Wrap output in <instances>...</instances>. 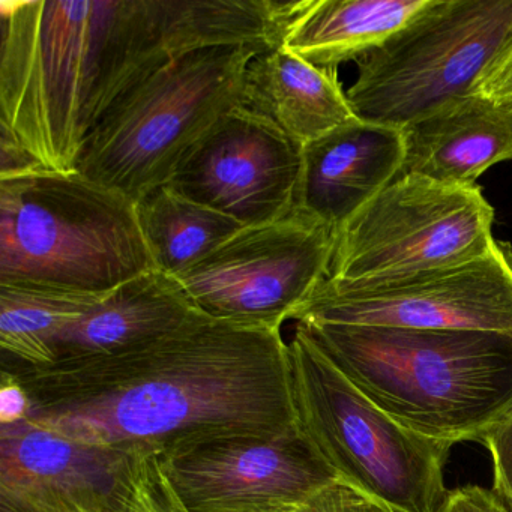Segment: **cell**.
Segmentation results:
<instances>
[{"instance_id":"10","label":"cell","mask_w":512,"mask_h":512,"mask_svg":"<svg viewBox=\"0 0 512 512\" xmlns=\"http://www.w3.org/2000/svg\"><path fill=\"white\" fill-rule=\"evenodd\" d=\"M301 323L512 332V248L397 277L328 280L293 319Z\"/></svg>"},{"instance_id":"27","label":"cell","mask_w":512,"mask_h":512,"mask_svg":"<svg viewBox=\"0 0 512 512\" xmlns=\"http://www.w3.org/2000/svg\"><path fill=\"white\" fill-rule=\"evenodd\" d=\"M509 512H511V509H509Z\"/></svg>"},{"instance_id":"20","label":"cell","mask_w":512,"mask_h":512,"mask_svg":"<svg viewBox=\"0 0 512 512\" xmlns=\"http://www.w3.org/2000/svg\"><path fill=\"white\" fill-rule=\"evenodd\" d=\"M110 292H74L38 284L0 283L2 362L29 367L52 365L55 338L94 310Z\"/></svg>"},{"instance_id":"3","label":"cell","mask_w":512,"mask_h":512,"mask_svg":"<svg viewBox=\"0 0 512 512\" xmlns=\"http://www.w3.org/2000/svg\"><path fill=\"white\" fill-rule=\"evenodd\" d=\"M302 325L376 406L427 439L482 443L512 412V332Z\"/></svg>"},{"instance_id":"6","label":"cell","mask_w":512,"mask_h":512,"mask_svg":"<svg viewBox=\"0 0 512 512\" xmlns=\"http://www.w3.org/2000/svg\"><path fill=\"white\" fill-rule=\"evenodd\" d=\"M296 422L338 481L392 512H436L451 445L401 425L320 349L302 323L289 341Z\"/></svg>"},{"instance_id":"16","label":"cell","mask_w":512,"mask_h":512,"mask_svg":"<svg viewBox=\"0 0 512 512\" xmlns=\"http://www.w3.org/2000/svg\"><path fill=\"white\" fill-rule=\"evenodd\" d=\"M239 106L271 122L301 148L358 119L338 70L316 67L286 47L251 59Z\"/></svg>"},{"instance_id":"5","label":"cell","mask_w":512,"mask_h":512,"mask_svg":"<svg viewBox=\"0 0 512 512\" xmlns=\"http://www.w3.org/2000/svg\"><path fill=\"white\" fill-rule=\"evenodd\" d=\"M250 47L166 62L130 89L83 146L76 172L133 200L169 184L188 155L241 104Z\"/></svg>"},{"instance_id":"4","label":"cell","mask_w":512,"mask_h":512,"mask_svg":"<svg viewBox=\"0 0 512 512\" xmlns=\"http://www.w3.org/2000/svg\"><path fill=\"white\" fill-rule=\"evenodd\" d=\"M152 269L131 197L79 172L0 179V283L106 293Z\"/></svg>"},{"instance_id":"23","label":"cell","mask_w":512,"mask_h":512,"mask_svg":"<svg viewBox=\"0 0 512 512\" xmlns=\"http://www.w3.org/2000/svg\"><path fill=\"white\" fill-rule=\"evenodd\" d=\"M493 461V491L512 512V412L485 437Z\"/></svg>"},{"instance_id":"15","label":"cell","mask_w":512,"mask_h":512,"mask_svg":"<svg viewBox=\"0 0 512 512\" xmlns=\"http://www.w3.org/2000/svg\"><path fill=\"white\" fill-rule=\"evenodd\" d=\"M401 175L476 185L494 164L512 160V110L469 94L404 128Z\"/></svg>"},{"instance_id":"1","label":"cell","mask_w":512,"mask_h":512,"mask_svg":"<svg viewBox=\"0 0 512 512\" xmlns=\"http://www.w3.org/2000/svg\"><path fill=\"white\" fill-rule=\"evenodd\" d=\"M2 373L25 388L28 419L91 445L161 452L298 428L283 326L199 313L124 352L44 367L2 362Z\"/></svg>"},{"instance_id":"12","label":"cell","mask_w":512,"mask_h":512,"mask_svg":"<svg viewBox=\"0 0 512 512\" xmlns=\"http://www.w3.org/2000/svg\"><path fill=\"white\" fill-rule=\"evenodd\" d=\"M148 451L80 442L28 418L0 425V512H125Z\"/></svg>"},{"instance_id":"14","label":"cell","mask_w":512,"mask_h":512,"mask_svg":"<svg viewBox=\"0 0 512 512\" xmlns=\"http://www.w3.org/2000/svg\"><path fill=\"white\" fill-rule=\"evenodd\" d=\"M404 131L355 121L304 148L296 208L340 229L400 176Z\"/></svg>"},{"instance_id":"21","label":"cell","mask_w":512,"mask_h":512,"mask_svg":"<svg viewBox=\"0 0 512 512\" xmlns=\"http://www.w3.org/2000/svg\"><path fill=\"white\" fill-rule=\"evenodd\" d=\"M137 212L155 269L170 277L187 271L245 227L169 184L137 200Z\"/></svg>"},{"instance_id":"24","label":"cell","mask_w":512,"mask_h":512,"mask_svg":"<svg viewBox=\"0 0 512 512\" xmlns=\"http://www.w3.org/2000/svg\"><path fill=\"white\" fill-rule=\"evenodd\" d=\"M470 94L487 98L499 106L512 110V38L479 77Z\"/></svg>"},{"instance_id":"13","label":"cell","mask_w":512,"mask_h":512,"mask_svg":"<svg viewBox=\"0 0 512 512\" xmlns=\"http://www.w3.org/2000/svg\"><path fill=\"white\" fill-rule=\"evenodd\" d=\"M304 148L238 106L188 155L169 182L244 226L271 223L298 205Z\"/></svg>"},{"instance_id":"19","label":"cell","mask_w":512,"mask_h":512,"mask_svg":"<svg viewBox=\"0 0 512 512\" xmlns=\"http://www.w3.org/2000/svg\"><path fill=\"white\" fill-rule=\"evenodd\" d=\"M430 0H305L283 47L316 67L358 62L409 25Z\"/></svg>"},{"instance_id":"18","label":"cell","mask_w":512,"mask_h":512,"mask_svg":"<svg viewBox=\"0 0 512 512\" xmlns=\"http://www.w3.org/2000/svg\"><path fill=\"white\" fill-rule=\"evenodd\" d=\"M305 0H146L149 19L169 61L209 49L283 47Z\"/></svg>"},{"instance_id":"11","label":"cell","mask_w":512,"mask_h":512,"mask_svg":"<svg viewBox=\"0 0 512 512\" xmlns=\"http://www.w3.org/2000/svg\"><path fill=\"white\" fill-rule=\"evenodd\" d=\"M158 454L191 512H289L338 481L299 427L272 437H206Z\"/></svg>"},{"instance_id":"9","label":"cell","mask_w":512,"mask_h":512,"mask_svg":"<svg viewBox=\"0 0 512 512\" xmlns=\"http://www.w3.org/2000/svg\"><path fill=\"white\" fill-rule=\"evenodd\" d=\"M337 229L295 208L242 227L176 281L214 319L283 326L331 275Z\"/></svg>"},{"instance_id":"25","label":"cell","mask_w":512,"mask_h":512,"mask_svg":"<svg viewBox=\"0 0 512 512\" xmlns=\"http://www.w3.org/2000/svg\"><path fill=\"white\" fill-rule=\"evenodd\" d=\"M436 512H509V508L493 490L470 485L449 491Z\"/></svg>"},{"instance_id":"22","label":"cell","mask_w":512,"mask_h":512,"mask_svg":"<svg viewBox=\"0 0 512 512\" xmlns=\"http://www.w3.org/2000/svg\"><path fill=\"white\" fill-rule=\"evenodd\" d=\"M289 512H392L350 485L335 481Z\"/></svg>"},{"instance_id":"7","label":"cell","mask_w":512,"mask_h":512,"mask_svg":"<svg viewBox=\"0 0 512 512\" xmlns=\"http://www.w3.org/2000/svg\"><path fill=\"white\" fill-rule=\"evenodd\" d=\"M512 38V0H430L359 59L347 91L356 118L404 128L472 92Z\"/></svg>"},{"instance_id":"2","label":"cell","mask_w":512,"mask_h":512,"mask_svg":"<svg viewBox=\"0 0 512 512\" xmlns=\"http://www.w3.org/2000/svg\"><path fill=\"white\" fill-rule=\"evenodd\" d=\"M0 35V133L55 172H76L109 110L169 62L146 0H2Z\"/></svg>"},{"instance_id":"17","label":"cell","mask_w":512,"mask_h":512,"mask_svg":"<svg viewBox=\"0 0 512 512\" xmlns=\"http://www.w3.org/2000/svg\"><path fill=\"white\" fill-rule=\"evenodd\" d=\"M199 313L175 278L152 269L113 289L94 310L67 326L53 341L55 362L124 352Z\"/></svg>"},{"instance_id":"8","label":"cell","mask_w":512,"mask_h":512,"mask_svg":"<svg viewBox=\"0 0 512 512\" xmlns=\"http://www.w3.org/2000/svg\"><path fill=\"white\" fill-rule=\"evenodd\" d=\"M494 211L476 185L401 175L337 230L331 280L397 277L487 256Z\"/></svg>"},{"instance_id":"26","label":"cell","mask_w":512,"mask_h":512,"mask_svg":"<svg viewBox=\"0 0 512 512\" xmlns=\"http://www.w3.org/2000/svg\"><path fill=\"white\" fill-rule=\"evenodd\" d=\"M0 425L14 424L28 418L31 401L25 388L7 373H0Z\"/></svg>"}]
</instances>
